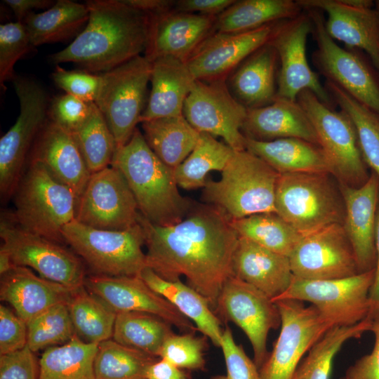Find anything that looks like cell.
Returning <instances> with one entry per match:
<instances>
[{"mask_svg":"<svg viewBox=\"0 0 379 379\" xmlns=\"http://www.w3.org/2000/svg\"><path fill=\"white\" fill-rule=\"evenodd\" d=\"M247 109L231 93L227 79L195 80L182 115L199 133L222 138L235 151L246 149L241 132Z\"/></svg>","mask_w":379,"mask_h":379,"instance_id":"16","label":"cell"},{"mask_svg":"<svg viewBox=\"0 0 379 379\" xmlns=\"http://www.w3.org/2000/svg\"><path fill=\"white\" fill-rule=\"evenodd\" d=\"M304 11L297 0L234 1L216 17L215 32L239 33L296 18Z\"/></svg>","mask_w":379,"mask_h":379,"instance_id":"34","label":"cell"},{"mask_svg":"<svg viewBox=\"0 0 379 379\" xmlns=\"http://www.w3.org/2000/svg\"><path fill=\"white\" fill-rule=\"evenodd\" d=\"M14 220L24 230L55 242L76 219L78 199L40 161L31 159L14 192Z\"/></svg>","mask_w":379,"mask_h":379,"instance_id":"6","label":"cell"},{"mask_svg":"<svg viewBox=\"0 0 379 379\" xmlns=\"http://www.w3.org/2000/svg\"><path fill=\"white\" fill-rule=\"evenodd\" d=\"M150 28L145 56L152 61L172 57L183 62L215 32L216 16L173 10L149 15Z\"/></svg>","mask_w":379,"mask_h":379,"instance_id":"22","label":"cell"},{"mask_svg":"<svg viewBox=\"0 0 379 379\" xmlns=\"http://www.w3.org/2000/svg\"><path fill=\"white\" fill-rule=\"evenodd\" d=\"M27 326V346L33 352L65 344L77 334L67 303L50 307Z\"/></svg>","mask_w":379,"mask_h":379,"instance_id":"45","label":"cell"},{"mask_svg":"<svg viewBox=\"0 0 379 379\" xmlns=\"http://www.w3.org/2000/svg\"><path fill=\"white\" fill-rule=\"evenodd\" d=\"M241 237L289 257L302 235L277 213H263L232 220Z\"/></svg>","mask_w":379,"mask_h":379,"instance_id":"42","label":"cell"},{"mask_svg":"<svg viewBox=\"0 0 379 379\" xmlns=\"http://www.w3.org/2000/svg\"><path fill=\"white\" fill-rule=\"evenodd\" d=\"M245 148L264 160L279 174L331 173L328 160L321 147L303 139L287 138L258 141L246 138Z\"/></svg>","mask_w":379,"mask_h":379,"instance_id":"31","label":"cell"},{"mask_svg":"<svg viewBox=\"0 0 379 379\" xmlns=\"http://www.w3.org/2000/svg\"><path fill=\"white\" fill-rule=\"evenodd\" d=\"M340 185L345 217L344 228L353 248L359 273L375 269V229L379 204V178L371 172L359 187Z\"/></svg>","mask_w":379,"mask_h":379,"instance_id":"24","label":"cell"},{"mask_svg":"<svg viewBox=\"0 0 379 379\" xmlns=\"http://www.w3.org/2000/svg\"><path fill=\"white\" fill-rule=\"evenodd\" d=\"M241 132L258 141L296 138L319 145L315 129L297 100L276 98L268 105L247 109Z\"/></svg>","mask_w":379,"mask_h":379,"instance_id":"28","label":"cell"},{"mask_svg":"<svg viewBox=\"0 0 379 379\" xmlns=\"http://www.w3.org/2000/svg\"><path fill=\"white\" fill-rule=\"evenodd\" d=\"M142 128L151 149L172 168H175L189 156L200 136V133L183 115L143 121Z\"/></svg>","mask_w":379,"mask_h":379,"instance_id":"35","label":"cell"},{"mask_svg":"<svg viewBox=\"0 0 379 379\" xmlns=\"http://www.w3.org/2000/svg\"><path fill=\"white\" fill-rule=\"evenodd\" d=\"M0 237L1 247L15 266L31 267L40 277L72 290L84 286L86 276L80 259L58 242L4 218L1 220Z\"/></svg>","mask_w":379,"mask_h":379,"instance_id":"14","label":"cell"},{"mask_svg":"<svg viewBox=\"0 0 379 379\" xmlns=\"http://www.w3.org/2000/svg\"><path fill=\"white\" fill-rule=\"evenodd\" d=\"M274 204L276 213L302 236L344 223L343 196L330 173L280 174Z\"/></svg>","mask_w":379,"mask_h":379,"instance_id":"5","label":"cell"},{"mask_svg":"<svg viewBox=\"0 0 379 379\" xmlns=\"http://www.w3.org/2000/svg\"><path fill=\"white\" fill-rule=\"evenodd\" d=\"M93 103L65 93L52 100L48 114L51 121L73 134L88 119Z\"/></svg>","mask_w":379,"mask_h":379,"instance_id":"50","label":"cell"},{"mask_svg":"<svg viewBox=\"0 0 379 379\" xmlns=\"http://www.w3.org/2000/svg\"><path fill=\"white\" fill-rule=\"evenodd\" d=\"M194 333H174L170 336L162 346L159 358L181 369L205 371L204 352L208 347V338L196 336Z\"/></svg>","mask_w":379,"mask_h":379,"instance_id":"46","label":"cell"},{"mask_svg":"<svg viewBox=\"0 0 379 379\" xmlns=\"http://www.w3.org/2000/svg\"><path fill=\"white\" fill-rule=\"evenodd\" d=\"M140 277L153 291L192 321L197 330L215 347H220L223 333L220 328L222 322L201 294L180 279L168 281L161 278L148 267L142 270Z\"/></svg>","mask_w":379,"mask_h":379,"instance_id":"32","label":"cell"},{"mask_svg":"<svg viewBox=\"0 0 379 379\" xmlns=\"http://www.w3.org/2000/svg\"><path fill=\"white\" fill-rule=\"evenodd\" d=\"M27 345V326L8 307L0 305V354L20 350Z\"/></svg>","mask_w":379,"mask_h":379,"instance_id":"51","label":"cell"},{"mask_svg":"<svg viewBox=\"0 0 379 379\" xmlns=\"http://www.w3.org/2000/svg\"><path fill=\"white\" fill-rule=\"evenodd\" d=\"M375 278L370 292L371 311L370 316L379 314V204L377 212L375 229Z\"/></svg>","mask_w":379,"mask_h":379,"instance_id":"58","label":"cell"},{"mask_svg":"<svg viewBox=\"0 0 379 379\" xmlns=\"http://www.w3.org/2000/svg\"><path fill=\"white\" fill-rule=\"evenodd\" d=\"M111 166L123 174L140 213L153 224L178 223L194 204L181 195L174 168L154 154L138 128L125 145L117 147Z\"/></svg>","mask_w":379,"mask_h":379,"instance_id":"3","label":"cell"},{"mask_svg":"<svg viewBox=\"0 0 379 379\" xmlns=\"http://www.w3.org/2000/svg\"><path fill=\"white\" fill-rule=\"evenodd\" d=\"M13 11L18 21L22 22L33 10L50 8L55 4L51 0H4Z\"/></svg>","mask_w":379,"mask_h":379,"instance_id":"56","label":"cell"},{"mask_svg":"<svg viewBox=\"0 0 379 379\" xmlns=\"http://www.w3.org/2000/svg\"><path fill=\"white\" fill-rule=\"evenodd\" d=\"M67 307L77 333L86 342L99 344L112 337L117 313L84 286L72 291Z\"/></svg>","mask_w":379,"mask_h":379,"instance_id":"40","label":"cell"},{"mask_svg":"<svg viewBox=\"0 0 379 379\" xmlns=\"http://www.w3.org/2000/svg\"><path fill=\"white\" fill-rule=\"evenodd\" d=\"M220 347L223 352L226 374L211 379H261L259 368L246 354L241 345H237L229 326L223 329Z\"/></svg>","mask_w":379,"mask_h":379,"instance_id":"49","label":"cell"},{"mask_svg":"<svg viewBox=\"0 0 379 379\" xmlns=\"http://www.w3.org/2000/svg\"><path fill=\"white\" fill-rule=\"evenodd\" d=\"M127 5L149 15L173 10L175 1L168 0H123Z\"/></svg>","mask_w":379,"mask_h":379,"instance_id":"57","label":"cell"},{"mask_svg":"<svg viewBox=\"0 0 379 379\" xmlns=\"http://www.w3.org/2000/svg\"><path fill=\"white\" fill-rule=\"evenodd\" d=\"M304 10L312 22L311 35L317 45L312 62L317 72L379 114V74L370 60L360 50L342 48L329 36L321 10Z\"/></svg>","mask_w":379,"mask_h":379,"instance_id":"7","label":"cell"},{"mask_svg":"<svg viewBox=\"0 0 379 379\" xmlns=\"http://www.w3.org/2000/svg\"><path fill=\"white\" fill-rule=\"evenodd\" d=\"M158 357L114 340L100 343L94 361L96 379H146Z\"/></svg>","mask_w":379,"mask_h":379,"instance_id":"43","label":"cell"},{"mask_svg":"<svg viewBox=\"0 0 379 379\" xmlns=\"http://www.w3.org/2000/svg\"><path fill=\"white\" fill-rule=\"evenodd\" d=\"M296 100L315 129L331 173L339 184L351 187L363 185L370 174L351 119L343 110L338 111L321 102L310 90L301 91Z\"/></svg>","mask_w":379,"mask_h":379,"instance_id":"8","label":"cell"},{"mask_svg":"<svg viewBox=\"0 0 379 379\" xmlns=\"http://www.w3.org/2000/svg\"><path fill=\"white\" fill-rule=\"evenodd\" d=\"M98 345L76 334L65 344L46 348L39 361L38 379H96Z\"/></svg>","mask_w":379,"mask_h":379,"instance_id":"36","label":"cell"},{"mask_svg":"<svg viewBox=\"0 0 379 379\" xmlns=\"http://www.w3.org/2000/svg\"><path fill=\"white\" fill-rule=\"evenodd\" d=\"M39 366L27 345L13 352L0 354V379H38Z\"/></svg>","mask_w":379,"mask_h":379,"instance_id":"52","label":"cell"},{"mask_svg":"<svg viewBox=\"0 0 379 379\" xmlns=\"http://www.w3.org/2000/svg\"><path fill=\"white\" fill-rule=\"evenodd\" d=\"M311 32V19L304 10L295 18L281 21L269 41L279 58L277 98L296 101L301 91L310 90L321 102L335 107L319 74L307 60L306 45Z\"/></svg>","mask_w":379,"mask_h":379,"instance_id":"17","label":"cell"},{"mask_svg":"<svg viewBox=\"0 0 379 379\" xmlns=\"http://www.w3.org/2000/svg\"><path fill=\"white\" fill-rule=\"evenodd\" d=\"M84 286L117 313L140 312L157 315L184 333L197 330L173 304L153 291L140 276L91 274Z\"/></svg>","mask_w":379,"mask_h":379,"instance_id":"20","label":"cell"},{"mask_svg":"<svg viewBox=\"0 0 379 379\" xmlns=\"http://www.w3.org/2000/svg\"><path fill=\"white\" fill-rule=\"evenodd\" d=\"M139 215L125 178L110 166L91 175L79 199L75 220L95 229L124 230L138 224Z\"/></svg>","mask_w":379,"mask_h":379,"instance_id":"18","label":"cell"},{"mask_svg":"<svg viewBox=\"0 0 379 379\" xmlns=\"http://www.w3.org/2000/svg\"><path fill=\"white\" fill-rule=\"evenodd\" d=\"M30 40L22 22L16 21L0 25V84L15 78L14 66L31 46Z\"/></svg>","mask_w":379,"mask_h":379,"instance_id":"47","label":"cell"},{"mask_svg":"<svg viewBox=\"0 0 379 379\" xmlns=\"http://www.w3.org/2000/svg\"><path fill=\"white\" fill-rule=\"evenodd\" d=\"M375 8L379 13V0L375 1Z\"/></svg>","mask_w":379,"mask_h":379,"instance_id":"60","label":"cell"},{"mask_svg":"<svg viewBox=\"0 0 379 379\" xmlns=\"http://www.w3.org/2000/svg\"><path fill=\"white\" fill-rule=\"evenodd\" d=\"M340 379H344V378L343 377V378H340Z\"/></svg>","mask_w":379,"mask_h":379,"instance_id":"61","label":"cell"},{"mask_svg":"<svg viewBox=\"0 0 379 379\" xmlns=\"http://www.w3.org/2000/svg\"><path fill=\"white\" fill-rule=\"evenodd\" d=\"M152 88L140 123L182 115L184 104L195 79L185 62L172 57L151 61Z\"/></svg>","mask_w":379,"mask_h":379,"instance_id":"30","label":"cell"},{"mask_svg":"<svg viewBox=\"0 0 379 379\" xmlns=\"http://www.w3.org/2000/svg\"><path fill=\"white\" fill-rule=\"evenodd\" d=\"M372 317L347 326L330 328L308 351L291 379H330L334 359L348 340L371 331Z\"/></svg>","mask_w":379,"mask_h":379,"instance_id":"37","label":"cell"},{"mask_svg":"<svg viewBox=\"0 0 379 379\" xmlns=\"http://www.w3.org/2000/svg\"><path fill=\"white\" fill-rule=\"evenodd\" d=\"M31 154V159L43 164L79 201L91 173L72 134L48 121L35 141Z\"/></svg>","mask_w":379,"mask_h":379,"instance_id":"25","label":"cell"},{"mask_svg":"<svg viewBox=\"0 0 379 379\" xmlns=\"http://www.w3.org/2000/svg\"><path fill=\"white\" fill-rule=\"evenodd\" d=\"M279 67L277 53L268 42L231 73L228 88L247 109L268 105L277 98Z\"/></svg>","mask_w":379,"mask_h":379,"instance_id":"29","label":"cell"},{"mask_svg":"<svg viewBox=\"0 0 379 379\" xmlns=\"http://www.w3.org/2000/svg\"><path fill=\"white\" fill-rule=\"evenodd\" d=\"M12 81L20 114L0 139V191L4 197L14 194L31 147L48 121V112L47 94L39 84L16 76Z\"/></svg>","mask_w":379,"mask_h":379,"instance_id":"11","label":"cell"},{"mask_svg":"<svg viewBox=\"0 0 379 379\" xmlns=\"http://www.w3.org/2000/svg\"><path fill=\"white\" fill-rule=\"evenodd\" d=\"M88 17L86 4L58 0L44 12L30 13L22 22L31 45L37 46L76 38L86 27Z\"/></svg>","mask_w":379,"mask_h":379,"instance_id":"33","label":"cell"},{"mask_svg":"<svg viewBox=\"0 0 379 379\" xmlns=\"http://www.w3.org/2000/svg\"><path fill=\"white\" fill-rule=\"evenodd\" d=\"M280 22L244 32H214L199 46L186 64L195 80L227 79L246 58L269 42Z\"/></svg>","mask_w":379,"mask_h":379,"instance_id":"21","label":"cell"},{"mask_svg":"<svg viewBox=\"0 0 379 379\" xmlns=\"http://www.w3.org/2000/svg\"><path fill=\"white\" fill-rule=\"evenodd\" d=\"M72 135L91 174L111 166L117 145L95 102L88 119Z\"/></svg>","mask_w":379,"mask_h":379,"instance_id":"44","label":"cell"},{"mask_svg":"<svg viewBox=\"0 0 379 379\" xmlns=\"http://www.w3.org/2000/svg\"><path fill=\"white\" fill-rule=\"evenodd\" d=\"M232 270L234 277L255 287L272 300L289 288L294 277L288 256L241 237Z\"/></svg>","mask_w":379,"mask_h":379,"instance_id":"27","label":"cell"},{"mask_svg":"<svg viewBox=\"0 0 379 379\" xmlns=\"http://www.w3.org/2000/svg\"><path fill=\"white\" fill-rule=\"evenodd\" d=\"M324 85L335 105L353 122L363 159L379 178V114L338 85L328 81Z\"/></svg>","mask_w":379,"mask_h":379,"instance_id":"41","label":"cell"},{"mask_svg":"<svg viewBox=\"0 0 379 379\" xmlns=\"http://www.w3.org/2000/svg\"><path fill=\"white\" fill-rule=\"evenodd\" d=\"M54 83L65 93L86 102H95L100 91L101 74L86 70H67L57 65L52 74Z\"/></svg>","mask_w":379,"mask_h":379,"instance_id":"48","label":"cell"},{"mask_svg":"<svg viewBox=\"0 0 379 379\" xmlns=\"http://www.w3.org/2000/svg\"><path fill=\"white\" fill-rule=\"evenodd\" d=\"M374 278L375 269L339 279L310 280L293 277L289 288L272 301L308 302L334 326H352L371 314L370 292Z\"/></svg>","mask_w":379,"mask_h":379,"instance_id":"12","label":"cell"},{"mask_svg":"<svg viewBox=\"0 0 379 379\" xmlns=\"http://www.w3.org/2000/svg\"><path fill=\"white\" fill-rule=\"evenodd\" d=\"M234 2V0H178L173 10L178 12L218 16Z\"/></svg>","mask_w":379,"mask_h":379,"instance_id":"54","label":"cell"},{"mask_svg":"<svg viewBox=\"0 0 379 379\" xmlns=\"http://www.w3.org/2000/svg\"><path fill=\"white\" fill-rule=\"evenodd\" d=\"M15 265L13 262L9 254L1 247L0 248V274L1 276L7 273Z\"/></svg>","mask_w":379,"mask_h":379,"instance_id":"59","label":"cell"},{"mask_svg":"<svg viewBox=\"0 0 379 379\" xmlns=\"http://www.w3.org/2000/svg\"><path fill=\"white\" fill-rule=\"evenodd\" d=\"M234 151L213 135L200 133L193 150L174 168L178 187L187 190L204 187L208 173L212 171H222Z\"/></svg>","mask_w":379,"mask_h":379,"instance_id":"39","label":"cell"},{"mask_svg":"<svg viewBox=\"0 0 379 379\" xmlns=\"http://www.w3.org/2000/svg\"><path fill=\"white\" fill-rule=\"evenodd\" d=\"M64 241L95 272L113 277L140 276L147 267L143 228L138 223L124 230H106L76 220L62 230Z\"/></svg>","mask_w":379,"mask_h":379,"instance_id":"9","label":"cell"},{"mask_svg":"<svg viewBox=\"0 0 379 379\" xmlns=\"http://www.w3.org/2000/svg\"><path fill=\"white\" fill-rule=\"evenodd\" d=\"M88 22L64 49L51 54L54 64L73 62L84 70L104 73L145 53L150 16L123 0H89Z\"/></svg>","mask_w":379,"mask_h":379,"instance_id":"2","label":"cell"},{"mask_svg":"<svg viewBox=\"0 0 379 379\" xmlns=\"http://www.w3.org/2000/svg\"><path fill=\"white\" fill-rule=\"evenodd\" d=\"M214 313L221 321H232L244 332L260 369L269 355L268 333L281 326L277 304L261 291L233 276L224 284Z\"/></svg>","mask_w":379,"mask_h":379,"instance_id":"15","label":"cell"},{"mask_svg":"<svg viewBox=\"0 0 379 379\" xmlns=\"http://www.w3.org/2000/svg\"><path fill=\"white\" fill-rule=\"evenodd\" d=\"M175 333L172 325L161 317L145 312L117 313L113 340L159 358L165 341Z\"/></svg>","mask_w":379,"mask_h":379,"instance_id":"38","label":"cell"},{"mask_svg":"<svg viewBox=\"0 0 379 379\" xmlns=\"http://www.w3.org/2000/svg\"><path fill=\"white\" fill-rule=\"evenodd\" d=\"M146 379H191L189 374L164 359H158L148 368Z\"/></svg>","mask_w":379,"mask_h":379,"instance_id":"55","label":"cell"},{"mask_svg":"<svg viewBox=\"0 0 379 379\" xmlns=\"http://www.w3.org/2000/svg\"><path fill=\"white\" fill-rule=\"evenodd\" d=\"M279 173L246 149L234 151L220 179L208 181L203 199L232 220L276 213L275 192Z\"/></svg>","mask_w":379,"mask_h":379,"instance_id":"4","label":"cell"},{"mask_svg":"<svg viewBox=\"0 0 379 379\" xmlns=\"http://www.w3.org/2000/svg\"><path fill=\"white\" fill-rule=\"evenodd\" d=\"M294 277L319 280L359 273L343 225L333 224L302 236L289 255Z\"/></svg>","mask_w":379,"mask_h":379,"instance_id":"19","label":"cell"},{"mask_svg":"<svg viewBox=\"0 0 379 379\" xmlns=\"http://www.w3.org/2000/svg\"><path fill=\"white\" fill-rule=\"evenodd\" d=\"M152 62L138 55L101 73L102 83L95 102L113 134L117 147L125 145L140 122L148 98Z\"/></svg>","mask_w":379,"mask_h":379,"instance_id":"10","label":"cell"},{"mask_svg":"<svg viewBox=\"0 0 379 379\" xmlns=\"http://www.w3.org/2000/svg\"><path fill=\"white\" fill-rule=\"evenodd\" d=\"M147 267L168 281L185 276L214 312L222 288L233 277L232 263L239 235L232 219L208 204H194L180 222L153 224L140 213Z\"/></svg>","mask_w":379,"mask_h":379,"instance_id":"1","label":"cell"},{"mask_svg":"<svg viewBox=\"0 0 379 379\" xmlns=\"http://www.w3.org/2000/svg\"><path fill=\"white\" fill-rule=\"evenodd\" d=\"M306 8H317L326 14L329 36L345 47L365 52L379 74V13L375 8H357L340 0H297Z\"/></svg>","mask_w":379,"mask_h":379,"instance_id":"23","label":"cell"},{"mask_svg":"<svg viewBox=\"0 0 379 379\" xmlns=\"http://www.w3.org/2000/svg\"><path fill=\"white\" fill-rule=\"evenodd\" d=\"M72 291L26 267L15 266L1 277V300L8 302L27 325L50 307L67 304Z\"/></svg>","mask_w":379,"mask_h":379,"instance_id":"26","label":"cell"},{"mask_svg":"<svg viewBox=\"0 0 379 379\" xmlns=\"http://www.w3.org/2000/svg\"><path fill=\"white\" fill-rule=\"evenodd\" d=\"M371 317L370 331L374 335L373 350L347 369L344 379H379V314Z\"/></svg>","mask_w":379,"mask_h":379,"instance_id":"53","label":"cell"},{"mask_svg":"<svg viewBox=\"0 0 379 379\" xmlns=\"http://www.w3.org/2000/svg\"><path fill=\"white\" fill-rule=\"evenodd\" d=\"M274 302L280 313L281 330L260 374L261 379H291L304 354L334 326L312 305L291 299Z\"/></svg>","mask_w":379,"mask_h":379,"instance_id":"13","label":"cell"}]
</instances>
